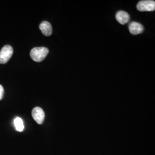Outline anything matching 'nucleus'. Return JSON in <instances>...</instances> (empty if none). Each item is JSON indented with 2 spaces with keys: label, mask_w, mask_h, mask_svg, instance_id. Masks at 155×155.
Returning <instances> with one entry per match:
<instances>
[{
  "label": "nucleus",
  "mask_w": 155,
  "mask_h": 155,
  "mask_svg": "<svg viewBox=\"0 0 155 155\" xmlns=\"http://www.w3.org/2000/svg\"><path fill=\"white\" fill-rule=\"evenodd\" d=\"M116 18L120 24L124 25L129 21L130 16L126 12L118 11L116 15Z\"/></svg>",
  "instance_id": "obj_6"
},
{
  "label": "nucleus",
  "mask_w": 155,
  "mask_h": 155,
  "mask_svg": "<svg viewBox=\"0 0 155 155\" xmlns=\"http://www.w3.org/2000/svg\"><path fill=\"white\" fill-rule=\"evenodd\" d=\"M129 29L130 33L136 35L142 33L144 31V27L140 23L133 21L130 23L129 25Z\"/></svg>",
  "instance_id": "obj_5"
},
{
  "label": "nucleus",
  "mask_w": 155,
  "mask_h": 155,
  "mask_svg": "<svg viewBox=\"0 0 155 155\" xmlns=\"http://www.w3.org/2000/svg\"><path fill=\"white\" fill-rule=\"evenodd\" d=\"M13 53V50L11 45H5L0 51V64L6 63L11 58Z\"/></svg>",
  "instance_id": "obj_2"
},
{
  "label": "nucleus",
  "mask_w": 155,
  "mask_h": 155,
  "mask_svg": "<svg viewBox=\"0 0 155 155\" xmlns=\"http://www.w3.org/2000/svg\"><path fill=\"white\" fill-rule=\"evenodd\" d=\"M14 124L16 130L18 132H22L24 129V125L22 119L20 117H16L14 120Z\"/></svg>",
  "instance_id": "obj_8"
},
{
  "label": "nucleus",
  "mask_w": 155,
  "mask_h": 155,
  "mask_svg": "<svg viewBox=\"0 0 155 155\" xmlns=\"http://www.w3.org/2000/svg\"><path fill=\"white\" fill-rule=\"evenodd\" d=\"M48 52L49 50L46 47H35L31 51L30 56L34 61L40 62L45 59Z\"/></svg>",
  "instance_id": "obj_1"
},
{
  "label": "nucleus",
  "mask_w": 155,
  "mask_h": 155,
  "mask_svg": "<svg viewBox=\"0 0 155 155\" xmlns=\"http://www.w3.org/2000/svg\"><path fill=\"white\" fill-rule=\"evenodd\" d=\"M137 9L140 12L154 11L155 10V1L153 0L140 1L137 5Z\"/></svg>",
  "instance_id": "obj_3"
},
{
  "label": "nucleus",
  "mask_w": 155,
  "mask_h": 155,
  "mask_svg": "<svg viewBox=\"0 0 155 155\" xmlns=\"http://www.w3.org/2000/svg\"><path fill=\"white\" fill-rule=\"evenodd\" d=\"M39 28L43 34L46 36H50L52 33V28L50 22L48 21H43L40 25Z\"/></svg>",
  "instance_id": "obj_7"
},
{
  "label": "nucleus",
  "mask_w": 155,
  "mask_h": 155,
  "mask_svg": "<svg viewBox=\"0 0 155 155\" xmlns=\"http://www.w3.org/2000/svg\"><path fill=\"white\" fill-rule=\"evenodd\" d=\"M32 116L34 120L38 124H42L44 122L45 118V112L41 108L39 107H35L32 111Z\"/></svg>",
  "instance_id": "obj_4"
},
{
  "label": "nucleus",
  "mask_w": 155,
  "mask_h": 155,
  "mask_svg": "<svg viewBox=\"0 0 155 155\" xmlns=\"http://www.w3.org/2000/svg\"><path fill=\"white\" fill-rule=\"evenodd\" d=\"M4 94V90L3 87L0 84V100H2Z\"/></svg>",
  "instance_id": "obj_9"
}]
</instances>
